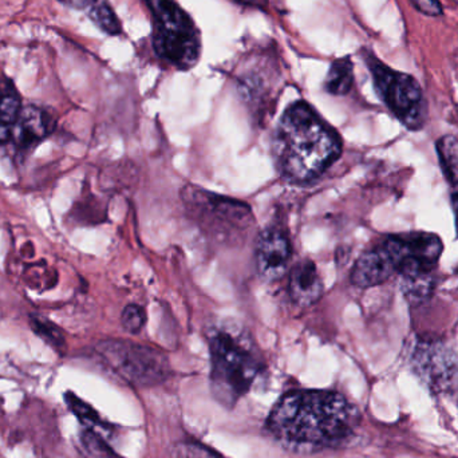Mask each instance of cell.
Instances as JSON below:
<instances>
[{
    "label": "cell",
    "mask_w": 458,
    "mask_h": 458,
    "mask_svg": "<svg viewBox=\"0 0 458 458\" xmlns=\"http://www.w3.org/2000/svg\"><path fill=\"white\" fill-rule=\"evenodd\" d=\"M360 420L355 406L339 393L293 390L277 401L267 428L284 448L296 454H317L352 440Z\"/></svg>",
    "instance_id": "1"
},
{
    "label": "cell",
    "mask_w": 458,
    "mask_h": 458,
    "mask_svg": "<svg viewBox=\"0 0 458 458\" xmlns=\"http://www.w3.org/2000/svg\"><path fill=\"white\" fill-rule=\"evenodd\" d=\"M271 148L280 176L303 185L319 179L341 157L344 144L311 105L296 101L280 117Z\"/></svg>",
    "instance_id": "2"
},
{
    "label": "cell",
    "mask_w": 458,
    "mask_h": 458,
    "mask_svg": "<svg viewBox=\"0 0 458 458\" xmlns=\"http://www.w3.org/2000/svg\"><path fill=\"white\" fill-rule=\"evenodd\" d=\"M207 339L212 392L219 403L232 408L263 373V360L250 334L232 320L209 327Z\"/></svg>",
    "instance_id": "3"
},
{
    "label": "cell",
    "mask_w": 458,
    "mask_h": 458,
    "mask_svg": "<svg viewBox=\"0 0 458 458\" xmlns=\"http://www.w3.org/2000/svg\"><path fill=\"white\" fill-rule=\"evenodd\" d=\"M152 13L153 50L174 69H192L201 55V38L195 21L176 0H145Z\"/></svg>",
    "instance_id": "4"
},
{
    "label": "cell",
    "mask_w": 458,
    "mask_h": 458,
    "mask_svg": "<svg viewBox=\"0 0 458 458\" xmlns=\"http://www.w3.org/2000/svg\"><path fill=\"white\" fill-rule=\"evenodd\" d=\"M188 216L219 244H239L255 225L250 206L242 201L188 185L182 192Z\"/></svg>",
    "instance_id": "5"
},
{
    "label": "cell",
    "mask_w": 458,
    "mask_h": 458,
    "mask_svg": "<svg viewBox=\"0 0 458 458\" xmlns=\"http://www.w3.org/2000/svg\"><path fill=\"white\" fill-rule=\"evenodd\" d=\"M363 58L370 70L377 94L390 112L409 131H416L424 128L428 105L416 78L405 72H394L371 53L363 54Z\"/></svg>",
    "instance_id": "6"
},
{
    "label": "cell",
    "mask_w": 458,
    "mask_h": 458,
    "mask_svg": "<svg viewBox=\"0 0 458 458\" xmlns=\"http://www.w3.org/2000/svg\"><path fill=\"white\" fill-rule=\"evenodd\" d=\"M96 352L106 368L134 386H153L168 378V358L150 347L112 339L97 344Z\"/></svg>",
    "instance_id": "7"
},
{
    "label": "cell",
    "mask_w": 458,
    "mask_h": 458,
    "mask_svg": "<svg viewBox=\"0 0 458 458\" xmlns=\"http://www.w3.org/2000/svg\"><path fill=\"white\" fill-rule=\"evenodd\" d=\"M382 242L403 284L433 277L444 250L440 237L430 232L390 234Z\"/></svg>",
    "instance_id": "8"
},
{
    "label": "cell",
    "mask_w": 458,
    "mask_h": 458,
    "mask_svg": "<svg viewBox=\"0 0 458 458\" xmlns=\"http://www.w3.org/2000/svg\"><path fill=\"white\" fill-rule=\"evenodd\" d=\"M293 258V245L284 229L267 227L259 233L255 247V264L260 279L267 283L279 280L287 272Z\"/></svg>",
    "instance_id": "9"
},
{
    "label": "cell",
    "mask_w": 458,
    "mask_h": 458,
    "mask_svg": "<svg viewBox=\"0 0 458 458\" xmlns=\"http://www.w3.org/2000/svg\"><path fill=\"white\" fill-rule=\"evenodd\" d=\"M55 129L56 120L53 113L34 105L23 107L11 140L16 155H29L38 145L47 140Z\"/></svg>",
    "instance_id": "10"
},
{
    "label": "cell",
    "mask_w": 458,
    "mask_h": 458,
    "mask_svg": "<svg viewBox=\"0 0 458 458\" xmlns=\"http://www.w3.org/2000/svg\"><path fill=\"white\" fill-rule=\"evenodd\" d=\"M413 362L416 373L437 390L448 386L457 366L451 350L438 344H420L414 352Z\"/></svg>",
    "instance_id": "11"
},
{
    "label": "cell",
    "mask_w": 458,
    "mask_h": 458,
    "mask_svg": "<svg viewBox=\"0 0 458 458\" xmlns=\"http://www.w3.org/2000/svg\"><path fill=\"white\" fill-rule=\"evenodd\" d=\"M393 275H395V269L392 258L381 242L358 258L350 279L357 287L370 288L387 282Z\"/></svg>",
    "instance_id": "12"
},
{
    "label": "cell",
    "mask_w": 458,
    "mask_h": 458,
    "mask_svg": "<svg viewBox=\"0 0 458 458\" xmlns=\"http://www.w3.org/2000/svg\"><path fill=\"white\" fill-rule=\"evenodd\" d=\"M322 279L314 261L301 260L291 269L288 293L291 299L301 307L312 306L322 298Z\"/></svg>",
    "instance_id": "13"
},
{
    "label": "cell",
    "mask_w": 458,
    "mask_h": 458,
    "mask_svg": "<svg viewBox=\"0 0 458 458\" xmlns=\"http://www.w3.org/2000/svg\"><path fill=\"white\" fill-rule=\"evenodd\" d=\"M21 97L11 81L0 82V145L13 140V131L21 117Z\"/></svg>",
    "instance_id": "14"
},
{
    "label": "cell",
    "mask_w": 458,
    "mask_h": 458,
    "mask_svg": "<svg viewBox=\"0 0 458 458\" xmlns=\"http://www.w3.org/2000/svg\"><path fill=\"white\" fill-rule=\"evenodd\" d=\"M354 85V64L349 56L331 64L325 81V90L333 96H346Z\"/></svg>",
    "instance_id": "15"
},
{
    "label": "cell",
    "mask_w": 458,
    "mask_h": 458,
    "mask_svg": "<svg viewBox=\"0 0 458 458\" xmlns=\"http://www.w3.org/2000/svg\"><path fill=\"white\" fill-rule=\"evenodd\" d=\"M441 171L446 182L456 187L458 185V140L454 136H444L436 142Z\"/></svg>",
    "instance_id": "16"
},
{
    "label": "cell",
    "mask_w": 458,
    "mask_h": 458,
    "mask_svg": "<svg viewBox=\"0 0 458 458\" xmlns=\"http://www.w3.org/2000/svg\"><path fill=\"white\" fill-rule=\"evenodd\" d=\"M29 320L30 327L40 339H43L48 346L53 347L56 352H64L66 347V339L55 323L51 322L43 315L37 314L30 315Z\"/></svg>",
    "instance_id": "17"
},
{
    "label": "cell",
    "mask_w": 458,
    "mask_h": 458,
    "mask_svg": "<svg viewBox=\"0 0 458 458\" xmlns=\"http://www.w3.org/2000/svg\"><path fill=\"white\" fill-rule=\"evenodd\" d=\"M89 18L107 35H120L123 32L120 19L106 0H99L93 7L89 8Z\"/></svg>",
    "instance_id": "18"
},
{
    "label": "cell",
    "mask_w": 458,
    "mask_h": 458,
    "mask_svg": "<svg viewBox=\"0 0 458 458\" xmlns=\"http://www.w3.org/2000/svg\"><path fill=\"white\" fill-rule=\"evenodd\" d=\"M67 405H69L70 411L88 427L97 428L102 427L101 419H99L98 413L91 408L88 403H83L81 398L72 393H66L64 395Z\"/></svg>",
    "instance_id": "19"
},
{
    "label": "cell",
    "mask_w": 458,
    "mask_h": 458,
    "mask_svg": "<svg viewBox=\"0 0 458 458\" xmlns=\"http://www.w3.org/2000/svg\"><path fill=\"white\" fill-rule=\"evenodd\" d=\"M145 322H147V315L139 304H128L123 309L121 323L123 330L128 331L129 334H139L144 328Z\"/></svg>",
    "instance_id": "20"
},
{
    "label": "cell",
    "mask_w": 458,
    "mask_h": 458,
    "mask_svg": "<svg viewBox=\"0 0 458 458\" xmlns=\"http://www.w3.org/2000/svg\"><path fill=\"white\" fill-rule=\"evenodd\" d=\"M411 3L420 13H425V15L438 16L443 13V5H441L440 0H411Z\"/></svg>",
    "instance_id": "21"
},
{
    "label": "cell",
    "mask_w": 458,
    "mask_h": 458,
    "mask_svg": "<svg viewBox=\"0 0 458 458\" xmlns=\"http://www.w3.org/2000/svg\"><path fill=\"white\" fill-rule=\"evenodd\" d=\"M187 458H219L216 454H212L209 449L203 448L200 445L188 446Z\"/></svg>",
    "instance_id": "22"
},
{
    "label": "cell",
    "mask_w": 458,
    "mask_h": 458,
    "mask_svg": "<svg viewBox=\"0 0 458 458\" xmlns=\"http://www.w3.org/2000/svg\"><path fill=\"white\" fill-rule=\"evenodd\" d=\"M58 2L75 10H85V8L93 7L99 0H58Z\"/></svg>",
    "instance_id": "23"
},
{
    "label": "cell",
    "mask_w": 458,
    "mask_h": 458,
    "mask_svg": "<svg viewBox=\"0 0 458 458\" xmlns=\"http://www.w3.org/2000/svg\"><path fill=\"white\" fill-rule=\"evenodd\" d=\"M236 4L244 5V7L258 8V10H267L269 0H232Z\"/></svg>",
    "instance_id": "24"
},
{
    "label": "cell",
    "mask_w": 458,
    "mask_h": 458,
    "mask_svg": "<svg viewBox=\"0 0 458 458\" xmlns=\"http://www.w3.org/2000/svg\"><path fill=\"white\" fill-rule=\"evenodd\" d=\"M452 207H454V223H456V231L458 236V191L452 195Z\"/></svg>",
    "instance_id": "25"
}]
</instances>
